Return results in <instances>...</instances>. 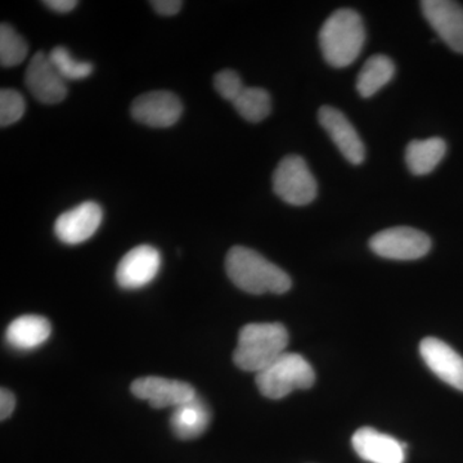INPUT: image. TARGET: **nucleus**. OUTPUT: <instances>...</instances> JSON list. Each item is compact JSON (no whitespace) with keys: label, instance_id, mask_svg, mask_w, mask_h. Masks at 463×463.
Instances as JSON below:
<instances>
[{"label":"nucleus","instance_id":"obj_2","mask_svg":"<svg viewBox=\"0 0 463 463\" xmlns=\"http://www.w3.org/2000/svg\"><path fill=\"white\" fill-rule=\"evenodd\" d=\"M364 18L354 9L341 8L325 21L319 32V48L326 62L344 69L355 62L365 44Z\"/></svg>","mask_w":463,"mask_h":463},{"label":"nucleus","instance_id":"obj_9","mask_svg":"<svg viewBox=\"0 0 463 463\" xmlns=\"http://www.w3.org/2000/svg\"><path fill=\"white\" fill-rule=\"evenodd\" d=\"M25 84L30 93L44 105H57L66 99L67 81L52 63L48 54L39 52L26 69Z\"/></svg>","mask_w":463,"mask_h":463},{"label":"nucleus","instance_id":"obj_17","mask_svg":"<svg viewBox=\"0 0 463 463\" xmlns=\"http://www.w3.org/2000/svg\"><path fill=\"white\" fill-rule=\"evenodd\" d=\"M52 326L42 316H21L8 326L5 340L16 350H33L50 339Z\"/></svg>","mask_w":463,"mask_h":463},{"label":"nucleus","instance_id":"obj_16","mask_svg":"<svg viewBox=\"0 0 463 463\" xmlns=\"http://www.w3.org/2000/svg\"><path fill=\"white\" fill-rule=\"evenodd\" d=\"M210 421H212V412L209 405L197 395L191 401L173 408V413L170 416V426L174 434L184 440L199 438L209 428Z\"/></svg>","mask_w":463,"mask_h":463},{"label":"nucleus","instance_id":"obj_22","mask_svg":"<svg viewBox=\"0 0 463 463\" xmlns=\"http://www.w3.org/2000/svg\"><path fill=\"white\" fill-rule=\"evenodd\" d=\"M48 56H50L53 66L56 67L58 74L62 76L66 81L83 80V79L90 78L93 72V65L90 62L75 60L65 47L53 48Z\"/></svg>","mask_w":463,"mask_h":463},{"label":"nucleus","instance_id":"obj_19","mask_svg":"<svg viewBox=\"0 0 463 463\" xmlns=\"http://www.w3.org/2000/svg\"><path fill=\"white\" fill-rule=\"evenodd\" d=\"M395 72L397 67L392 58L385 54H373L365 61L359 72L356 91L362 99H371L392 80Z\"/></svg>","mask_w":463,"mask_h":463},{"label":"nucleus","instance_id":"obj_8","mask_svg":"<svg viewBox=\"0 0 463 463\" xmlns=\"http://www.w3.org/2000/svg\"><path fill=\"white\" fill-rule=\"evenodd\" d=\"M423 17L450 50L463 54V7L450 0H423Z\"/></svg>","mask_w":463,"mask_h":463},{"label":"nucleus","instance_id":"obj_27","mask_svg":"<svg viewBox=\"0 0 463 463\" xmlns=\"http://www.w3.org/2000/svg\"><path fill=\"white\" fill-rule=\"evenodd\" d=\"M43 5L58 14H67L78 5V2L75 0H48V2H43Z\"/></svg>","mask_w":463,"mask_h":463},{"label":"nucleus","instance_id":"obj_13","mask_svg":"<svg viewBox=\"0 0 463 463\" xmlns=\"http://www.w3.org/2000/svg\"><path fill=\"white\" fill-rule=\"evenodd\" d=\"M133 395L147 401L154 408H175L196 397V390L184 381L149 376L134 381L130 386Z\"/></svg>","mask_w":463,"mask_h":463},{"label":"nucleus","instance_id":"obj_6","mask_svg":"<svg viewBox=\"0 0 463 463\" xmlns=\"http://www.w3.org/2000/svg\"><path fill=\"white\" fill-rule=\"evenodd\" d=\"M370 249L377 257L390 260H417L429 254L431 240L422 231L411 227H394L374 234Z\"/></svg>","mask_w":463,"mask_h":463},{"label":"nucleus","instance_id":"obj_20","mask_svg":"<svg viewBox=\"0 0 463 463\" xmlns=\"http://www.w3.org/2000/svg\"><path fill=\"white\" fill-rule=\"evenodd\" d=\"M232 105L241 118L249 123L257 124L265 120L272 112V97L263 88L246 87Z\"/></svg>","mask_w":463,"mask_h":463},{"label":"nucleus","instance_id":"obj_10","mask_svg":"<svg viewBox=\"0 0 463 463\" xmlns=\"http://www.w3.org/2000/svg\"><path fill=\"white\" fill-rule=\"evenodd\" d=\"M161 268V254L154 246L141 245L127 252L116 269V281L125 289H138L149 285Z\"/></svg>","mask_w":463,"mask_h":463},{"label":"nucleus","instance_id":"obj_26","mask_svg":"<svg viewBox=\"0 0 463 463\" xmlns=\"http://www.w3.org/2000/svg\"><path fill=\"white\" fill-rule=\"evenodd\" d=\"M14 405H16L14 395L8 389L0 390V419L2 421L7 420L14 413Z\"/></svg>","mask_w":463,"mask_h":463},{"label":"nucleus","instance_id":"obj_4","mask_svg":"<svg viewBox=\"0 0 463 463\" xmlns=\"http://www.w3.org/2000/svg\"><path fill=\"white\" fill-rule=\"evenodd\" d=\"M255 381L264 397L282 399L295 390L312 388L316 373L303 355L286 352L258 373Z\"/></svg>","mask_w":463,"mask_h":463},{"label":"nucleus","instance_id":"obj_7","mask_svg":"<svg viewBox=\"0 0 463 463\" xmlns=\"http://www.w3.org/2000/svg\"><path fill=\"white\" fill-rule=\"evenodd\" d=\"M134 120L151 128H170L178 123L183 105L178 96L155 90L137 97L130 109Z\"/></svg>","mask_w":463,"mask_h":463},{"label":"nucleus","instance_id":"obj_24","mask_svg":"<svg viewBox=\"0 0 463 463\" xmlns=\"http://www.w3.org/2000/svg\"><path fill=\"white\" fill-rule=\"evenodd\" d=\"M214 88L219 96L233 103L245 90L242 79L233 70H223L214 76Z\"/></svg>","mask_w":463,"mask_h":463},{"label":"nucleus","instance_id":"obj_11","mask_svg":"<svg viewBox=\"0 0 463 463\" xmlns=\"http://www.w3.org/2000/svg\"><path fill=\"white\" fill-rule=\"evenodd\" d=\"M318 121L341 155L353 165H361L365 160V146L349 118L340 109L322 106L318 111Z\"/></svg>","mask_w":463,"mask_h":463},{"label":"nucleus","instance_id":"obj_3","mask_svg":"<svg viewBox=\"0 0 463 463\" xmlns=\"http://www.w3.org/2000/svg\"><path fill=\"white\" fill-rule=\"evenodd\" d=\"M288 332L281 323H250L241 328L233 353L237 367L246 373H260L286 353Z\"/></svg>","mask_w":463,"mask_h":463},{"label":"nucleus","instance_id":"obj_15","mask_svg":"<svg viewBox=\"0 0 463 463\" xmlns=\"http://www.w3.org/2000/svg\"><path fill=\"white\" fill-rule=\"evenodd\" d=\"M356 455L371 463H404L405 446L397 439L373 428H362L352 438Z\"/></svg>","mask_w":463,"mask_h":463},{"label":"nucleus","instance_id":"obj_25","mask_svg":"<svg viewBox=\"0 0 463 463\" xmlns=\"http://www.w3.org/2000/svg\"><path fill=\"white\" fill-rule=\"evenodd\" d=\"M151 5L161 16H174L181 11L183 2H179V0H155V2H151Z\"/></svg>","mask_w":463,"mask_h":463},{"label":"nucleus","instance_id":"obj_21","mask_svg":"<svg viewBox=\"0 0 463 463\" xmlns=\"http://www.w3.org/2000/svg\"><path fill=\"white\" fill-rule=\"evenodd\" d=\"M27 43L8 24L0 26V63L3 67L21 65L27 56Z\"/></svg>","mask_w":463,"mask_h":463},{"label":"nucleus","instance_id":"obj_14","mask_svg":"<svg viewBox=\"0 0 463 463\" xmlns=\"http://www.w3.org/2000/svg\"><path fill=\"white\" fill-rule=\"evenodd\" d=\"M420 353L439 379L463 392V358L452 346L437 337H426L420 344Z\"/></svg>","mask_w":463,"mask_h":463},{"label":"nucleus","instance_id":"obj_1","mask_svg":"<svg viewBox=\"0 0 463 463\" xmlns=\"http://www.w3.org/2000/svg\"><path fill=\"white\" fill-rule=\"evenodd\" d=\"M225 270L234 286L248 294L281 295L292 286L285 270L245 246H234L228 251Z\"/></svg>","mask_w":463,"mask_h":463},{"label":"nucleus","instance_id":"obj_12","mask_svg":"<svg viewBox=\"0 0 463 463\" xmlns=\"http://www.w3.org/2000/svg\"><path fill=\"white\" fill-rule=\"evenodd\" d=\"M102 207L93 201H85L58 216L54 233L66 245H79L90 239L102 223Z\"/></svg>","mask_w":463,"mask_h":463},{"label":"nucleus","instance_id":"obj_5","mask_svg":"<svg viewBox=\"0 0 463 463\" xmlns=\"http://www.w3.org/2000/svg\"><path fill=\"white\" fill-rule=\"evenodd\" d=\"M273 191L288 205L306 206L316 200L318 184L307 161L298 155H289L274 170Z\"/></svg>","mask_w":463,"mask_h":463},{"label":"nucleus","instance_id":"obj_18","mask_svg":"<svg viewBox=\"0 0 463 463\" xmlns=\"http://www.w3.org/2000/svg\"><path fill=\"white\" fill-rule=\"evenodd\" d=\"M447 154V143L444 139H414L405 148V164L408 170L416 176L428 175L434 172Z\"/></svg>","mask_w":463,"mask_h":463},{"label":"nucleus","instance_id":"obj_23","mask_svg":"<svg viewBox=\"0 0 463 463\" xmlns=\"http://www.w3.org/2000/svg\"><path fill=\"white\" fill-rule=\"evenodd\" d=\"M26 103L23 94L14 90L0 91V125L2 128L17 123L25 115Z\"/></svg>","mask_w":463,"mask_h":463}]
</instances>
